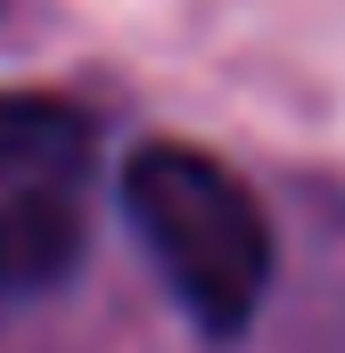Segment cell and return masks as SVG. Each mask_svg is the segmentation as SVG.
Listing matches in <instances>:
<instances>
[{
    "mask_svg": "<svg viewBox=\"0 0 345 353\" xmlns=\"http://www.w3.org/2000/svg\"><path fill=\"white\" fill-rule=\"evenodd\" d=\"M115 197L157 279L181 296V312L222 345L247 337V321L263 312V288H271V222H263L255 189L206 148L148 140L124 157Z\"/></svg>",
    "mask_w": 345,
    "mask_h": 353,
    "instance_id": "obj_1",
    "label": "cell"
},
{
    "mask_svg": "<svg viewBox=\"0 0 345 353\" xmlns=\"http://www.w3.org/2000/svg\"><path fill=\"white\" fill-rule=\"evenodd\" d=\"M99 140L75 99L0 90V296H41L90 247Z\"/></svg>",
    "mask_w": 345,
    "mask_h": 353,
    "instance_id": "obj_2",
    "label": "cell"
}]
</instances>
